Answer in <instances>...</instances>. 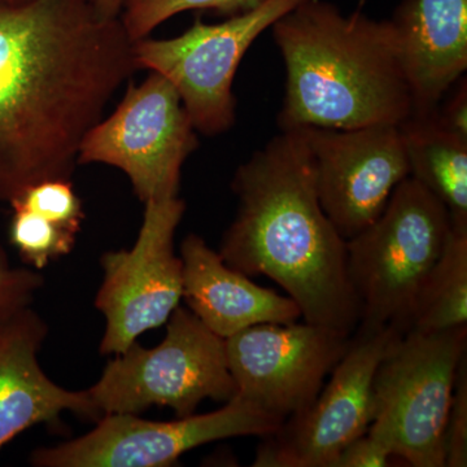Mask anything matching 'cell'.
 <instances>
[{
    "label": "cell",
    "instance_id": "1",
    "mask_svg": "<svg viewBox=\"0 0 467 467\" xmlns=\"http://www.w3.org/2000/svg\"><path fill=\"white\" fill-rule=\"evenodd\" d=\"M137 70L121 18L88 0H0V204L70 181L82 140Z\"/></svg>",
    "mask_w": 467,
    "mask_h": 467
},
{
    "label": "cell",
    "instance_id": "2",
    "mask_svg": "<svg viewBox=\"0 0 467 467\" xmlns=\"http://www.w3.org/2000/svg\"><path fill=\"white\" fill-rule=\"evenodd\" d=\"M232 187L239 207L221 242L223 260L281 285L306 322L352 335L359 306L347 273L346 239L319 202L300 131L272 138L236 169Z\"/></svg>",
    "mask_w": 467,
    "mask_h": 467
},
{
    "label": "cell",
    "instance_id": "3",
    "mask_svg": "<svg viewBox=\"0 0 467 467\" xmlns=\"http://www.w3.org/2000/svg\"><path fill=\"white\" fill-rule=\"evenodd\" d=\"M285 67L281 130L404 124L413 97L391 18L304 0L272 26Z\"/></svg>",
    "mask_w": 467,
    "mask_h": 467
},
{
    "label": "cell",
    "instance_id": "4",
    "mask_svg": "<svg viewBox=\"0 0 467 467\" xmlns=\"http://www.w3.org/2000/svg\"><path fill=\"white\" fill-rule=\"evenodd\" d=\"M451 227L447 208L409 175L379 217L347 239V273L359 306L356 330H409L418 294Z\"/></svg>",
    "mask_w": 467,
    "mask_h": 467
},
{
    "label": "cell",
    "instance_id": "5",
    "mask_svg": "<svg viewBox=\"0 0 467 467\" xmlns=\"http://www.w3.org/2000/svg\"><path fill=\"white\" fill-rule=\"evenodd\" d=\"M467 326L396 335L374 377V420L368 431L413 467H445V430Z\"/></svg>",
    "mask_w": 467,
    "mask_h": 467
},
{
    "label": "cell",
    "instance_id": "6",
    "mask_svg": "<svg viewBox=\"0 0 467 467\" xmlns=\"http://www.w3.org/2000/svg\"><path fill=\"white\" fill-rule=\"evenodd\" d=\"M88 391L103 416L140 414L159 405L173 409L178 418L189 417L207 399L227 402L238 396L226 340L181 306L169 317L159 346L131 344L110 359Z\"/></svg>",
    "mask_w": 467,
    "mask_h": 467
},
{
    "label": "cell",
    "instance_id": "7",
    "mask_svg": "<svg viewBox=\"0 0 467 467\" xmlns=\"http://www.w3.org/2000/svg\"><path fill=\"white\" fill-rule=\"evenodd\" d=\"M304 0H264L252 11L218 24L196 20L181 36L134 42L138 69L174 86L199 133L214 137L235 124L234 78L252 43Z\"/></svg>",
    "mask_w": 467,
    "mask_h": 467
},
{
    "label": "cell",
    "instance_id": "8",
    "mask_svg": "<svg viewBox=\"0 0 467 467\" xmlns=\"http://www.w3.org/2000/svg\"><path fill=\"white\" fill-rule=\"evenodd\" d=\"M198 144L174 86L150 72L142 84H129L117 109L88 131L79 149L78 165L119 169L140 202L164 201L178 196L184 161Z\"/></svg>",
    "mask_w": 467,
    "mask_h": 467
},
{
    "label": "cell",
    "instance_id": "9",
    "mask_svg": "<svg viewBox=\"0 0 467 467\" xmlns=\"http://www.w3.org/2000/svg\"><path fill=\"white\" fill-rule=\"evenodd\" d=\"M282 425L284 420L241 396L212 413L175 420L107 414L88 434L34 451L30 462L39 467H168L208 442L236 436L263 438Z\"/></svg>",
    "mask_w": 467,
    "mask_h": 467
},
{
    "label": "cell",
    "instance_id": "10",
    "mask_svg": "<svg viewBox=\"0 0 467 467\" xmlns=\"http://www.w3.org/2000/svg\"><path fill=\"white\" fill-rule=\"evenodd\" d=\"M186 204L180 196L144 202L143 223L130 250L106 252L95 306L106 318L101 355H119L137 337L167 324L183 296V264L175 230Z\"/></svg>",
    "mask_w": 467,
    "mask_h": 467
},
{
    "label": "cell",
    "instance_id": "11",
    "mask_svg": "<svg viewBox=\"0 0 467 467\" xmlns=\"http://www.w3.org/2000/svg\"><path fill=\"white\" fill-rule=\"evenodd\" d=\"M401 331L356 330L330 379L306 411L263 436L256 467H333L335 459L374 420L373 383L387 349Z\"/></svg>",
    "mask_w": 467,
    "mask_h": 467
},
{
    "label": "cell",
    "instance_id": "12",
    "mask_svg": "<svg viewBox=\"0 0 467 467\" xmlns=\"http://www.w3.org/2000/svg\"><path fill=\"white\" fill-rule=\"evenodd\" d=\"M225 340L238 396L285 422L316 400L350 334L306 321L254 325Z\"/></svg>",
    "mask_w": 467,
    "mask_h": 467
},
{
    "label": "cell",
    "instance_id": "13",
    "mask_svg": "<svg viewBox=\"0 0 467 467\" xmlns=\"http://www.w3.org/2000/svg\"><path fill=\"white\" fill-rule=\"evenodd\" d=\"M297 130L312 155L319 202L346 241L379 217L410 175L398 125Z\"/></svg>",
    "mask_w": 467,
    "mask_h": 467
},
{
    "label": "cell",
    "instance_id": "14",
    "mask_svg": "<svg viewBox=\"0 0 467 467\" xmlns=\"http://www.w3.org/2000/svg\"><path fill=\"white\" fill-rule=\"evenodd\" d=\"M47 325L29 306L0 313V448L30 427L57 422L63 411L103 418L90 393L52 382L38 361Z\"/></svg>",
    "mask_w": 467,
    "mask_h": 467
},
{
    "label": "cell",
    "instance_id": "15",
    "mask_svg": "<svg viewBox=\"0 0 467 467\" xmlns=\"http://www.w3.org/2000/svg\"><path fill=\"white\" fill-rule=\"evenodd\" d=\"M413 115H432L467 69V0H402L391 18Z\"/></svg>",
    "mask_w": 467,
    "mask_h": 467
},
{
    "label": "cell",
    "instance_id": "16",
    "mask_svg": "<svg viewBox=\"0 0 467 467\" xmlns=\"http://www.w3.org/2000/svg\"><path fill=\"white\" fill-rule=\"evenodd\" d=\"M183 296L209 330L227 339L260 324H291L301 317L297 304L227 265L196 234L181 244Z\"/></svg>",
    "mask_w": 467,
    "mask_h": 467
},
{
    "label": "cell",
    "instance_id": "17",
    "mask_svg": "<svg viewBox=\"0 0 467 467\" xmlns=\"http://www.w3.org/2000/svg\"><path fill=\"white\" fill-rule=\"evenodd\" d=\"M399 128L410 177L447 208L451 225L467 226V138L441 125L435 112Z\"/></svg>",
    "mask_w": 467,
    "mask_h": 467
},
{
    "label": "cell",
    "instance_id": "18",
    "mask_svg": "<svg viewBox=\"0 0 467 467\" xmlns=\"http://www.w3.org/2000/svg\"><path fill=\"white\" fill-rule=\"evenodd\" d=\"M467 326V226L451 225L444 250L418 294L409 330Z\"/></svg>",
    "mask_w": 467,
    "mask_h": 467
},
{
    "label": "cell",
    "instance_id": "19",
    "mask_svg": "<svg viewBox=\"0 0 467 467\" xmlns=\"http://www.w3.org/2000/svg\"><path fill=\"white\" fill-rule=\"evenodd\" d=\"M264 0H126L121 18L131 41L150 36L169 18L187 11H214L225 16L245 14Z\"/></svg>",
    "mask_w": 467,
    "mask_h": 467
},
{
    "label": "cell",
    "instance_id": "20",
    "mask_svg": "<svg viewBox=\"0 0 467 467\" xmlns=\"http://www.w3.org/2000/svg\"><path fill=\"white\" fill-rule=\"evenodd\" d=\"M12 211L9 239L30 265L42 269L51 260L69 254L75 247L77 234L26 208L14 205Z\"/></svg>",
    "mask_w": 467,
    "mask_h": 467
},
{
    "label": "cell",
    "instance_id": "21",
    "mask_svg": "<svg viewBox=\"0 0 467 467\" xmlns=\"http://www.w3.org/2000/svg\"><path fill=\"white\" fill-rule=\"evenodd\" d=\"M11 207L26 208L57 225L78 234L85 218L81 199L67 180L43 181L27 187L9 202Z\"/></svg>",
    "mask_w": 467,
    "mask_h": 467
},
{
    "label": "cell",
    "instance_id": "22",
    "mask_svg": "<svg viewBox=\"0 0 467 467\" xmlns=\"http://www.w3.org/2000/svg\"><path fill=\"white\" fill-rule=\"evenodd\" d=\"M445 466H467V365L461 362L454 386L447 430H445Z\"/></svg>",
    "mask_w": 467,
    "mask_h": 467
},
{
    "label": "cell",
    "instance_id": "23",
    "mask_svg": "<svg viewBox=\"0 0 467 467\" xmlns=\"http://www.w3.org/2000/svg\"><path fill=\"white\" fill-rule=\"evenodd\" d=\"M43 284L45 279L39 273L12 266L0 244V313L30 306Z\"/></svg>",
    "mask_w": 467,
    "mask_h": 467
},
{
    "label": "cell",
    "instance_id": "24",
    "mask_svg": "<svg viewBox=\"0 0 467 467\" xmlns=\"http://www.w3.org/2000/svg\"><path fill=\"white\" fill-rule=\"evenodd\" d=\"M392 457L389 445L367 431L337 454L333 467H389Z\"/></svg>",
    "mask_w": 467,
    "mask_h": 467
},
{
    "label": "cell",
    "instance_id": "25",
    "mask_svg": "<svg viewBox=\"0 0 467 467\" xmlns=\"http://www.w3.org/2000/svg\"><path fill=\"white\" fill-rule=\"evenodd\" d=\"M453 92L448 91L435 110L436 119L453 133L467 138V86L466 78L457 82Z\"/></svg>",
    "mask_w": 467,
    "mask_h": 467
},
{
    "label": "cell",
    "instance_id": "26",
    "mask_svg": "<svg viewBox=\"0 0 467 467\" xmlns=\"http://www.w3.org/2000/svg\"><path fill=\"white\" fill-rule=\"evenodd\" d=\"M101 17L117 18L121 15L126 0H88Z\"/></svg>",
    "mask_w": 467,
    "mask_h": 467
},
{
    "label": "cell",
    "instance_id": "27",
    "mask_svg": "<svg viewBox=\"0 0 467 467\" xmlns=\"http://www.w3.org/2000/svg\"><path fill=\"white\" fill-rule=\"evenodd\" d=\"M11 2H14V3H27V2H32V0H11Z\"/></svg>",
    "mask_w": 467,
    "mask_h": 467
}]
</instances>
